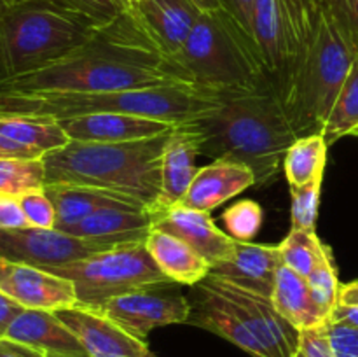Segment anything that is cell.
<instances>
[{
  "label": "cell",
  "instance_id": "1",
  "mask_svg": "<svg viewBox=\"0 0 358 357\" xmlns=\"http://www.w3.org/2000/svg\"><path fill=\"white\" fill-rule=\"evenodd\" d=\"M180 83L192 80L126 7L51 65L0 80V93H103Z\"/></svg>",
  "mask_w": 358,
  "mask_h": 357
},
{
  "label": "cell",
  "instance_id": "2",
  "mask_svg": "<svg viewBox=\"0 0 358 357\" xmlns=\"http://www.w3.org/2000/svg\"><path fill=\"white\" fill-rule=\"evenodd\" d=\"M203 139V154L252 170L255 186L275 181L297 136L275 88L226 93L222 104L191 121Z\"/></svg>",
  "mask_w": 358,
  "mask_h": 357
},
{
  "label": "cell",
  "instance_id": "3",
  "mask_svg": "<svg viewBox=\"0 0 358 357\" xmlns=\"http://www.w3.org/2000/svg\"><path fill=\"white\" fill-rule=\"evenodd\" d=\"M170 132L119 144L77 142L44 154L45 184L100 189L152 210L161 192V161Z\"/></svg>",
  "mask_w": 358,
  "mask_h": 357
},
{
  "label": "cell",
  "instance_id": "4",
  "mask_svg": "<svg viewBox=\"0 0 358 357\" xmlns=\"http://www.w3.org/2000/svg\"><path fill=\"white\" fill-rule=\"evenodd\" d=\"M224 94L199 84L180 83L103 93L6 94L0 93V114L45 115L56 121L84 114H131L182 125L219 107Z\"/></svg>",
  "mask_w": 358,
  "mask_h": 357
},
{
  "label": "cell",
  "instance_id": "5",
  "mask_svg": "<svg viewBox=\"0 0 358 357\" xmlns=\"http://www.w3.org/2000/svg\"><path fill=\"white\" fill-rule=\"evenodd\" d=\"M313 31L306 56L283 98L297 136L322 133L358 55V44L327 0H311Z\"/></svg>",
  "mask_w": 358,
  "mask_h": 357
},
{
  "label": "cell",
  "instance_id": "6",
  "mask_svg": "<svg viewBox=\"0 0 358 357\" xmlns=\"http://www.w3.org/2000/svg\"><path fill=\"white\" fill-rule=\"evenodd\" d=\"M173 59L192 83L220 94L275 88L254 37L226 9L199 14Z\"/></svg>",
  "mask_w": 358,
  "mask_h": 357
},
{
  "label": "cell",
  "instance_id": "7",
  "mask_svg": "<svg viewBox=\"0 0 358 357\" xmlns=\"http://www.w3.org/2000/svg\"><path fill=\"white\" fill-rule=\"evenodd\" d=\"M100 23L42 0H14L0 10V80L51 65L79 48Z\"/></svg>",
  "mask_w": 358,
  "mask_h": 357
},
{
  "label": "cell",
  "instance_id": "8",
  "mask_svg": "<svg viewBox=\"0 0 358 357\" xmlns=\"http://www.w3.org/2000/svg\"><path fill=\"white\" fill-rule=\"evenodd\" d=\"M49 273L70 280L76 286L77 304L90 308L119 294L171 284L147 252L145 241L115 245Z\"/></svg>",
  "mask_w": 358,
  "mask_h": 357
},
{
  "label": "cell",
  "instance_id": "9",
  "mask_svg": "<svg viewBox=\"0 0 358 357\" xmlns=\"http://www.w3.org/2000/svg\"><path fill=\"white\" fill-rule=\"evenodd\" d=\"M110 247L59 230H0V258L51 272Z\"/></svg>",
  "mask_w": 358,
  "mask_h": 357
},
{
  "label": "cell",
  "instance_id": "10",
  "mask_svg": "<svg viewBox=\"0 0 358 357\" xmlns=\"http://www.w3.org/2000/svg\"><path fill=\"white\" fill-rule=\"evenodd\" d=\"M157 287L161 286L119 294L96 307V310L112 318L129 335L147 342V336L152 329L184 324L191 315V301L187 298L177 293L157 290Z\"/></svg>",
  "mask_w": 358,
  "mask_h": 357
},
{
  "label": "cell",
  "instance_id": "11",
  "mask_svg": "<svg viewBox=\"0 0 358 357\" xmlns=\"http://www.w3.org/2000/svg\"><path fill=\"white\" fill-rule=\"evenodd\" d=\"M205 280L233 301L247 328L271 357H296L301 345V331L276 310L271 298L234 286L219 276L208 275Z\"/></svg>",
  "mask_w": 358,
  "mask_h": 357
},
{
  "label": "cell",
  "instance_id": "12",
  "mask_svg": "<svg viewBox=\"0 0 358 357\" xmlns=\"http://www.w3.org/2000/svg\"><path fill=\"white\" fill-rule=\"evenodd\" d=\"M0 293L27 310L58 312L77 304L76 286L35 266L0 258Z\"/></svg>",
  "mask_w": 358,
  "mask_h": 357
},
{
  "label": "cell",
  "instance_id": "13",
  "mask_svg": "<svg viewBox=\"0 0 358 357\" xmlns=\"http://www.w3.org/2000/svg\"><path fill=\"white\" fill-rule=\"evenodd\" d=\"M55 314L77 336L87 357H145L149 352L147 342L129 335L96 308L76 304Z\"/></svg>",
  "mask_w": 358,
  "mask_h": 357
},
{
  "label": "cell",
  "instance_id": "14",
  "mask_svg": "<svg viewBox=\"0 0 358 357\" xmlns=\"http://www.w3.org/2000/svg\"><path fill=\"white\" fill-rule=\"evenodd\" d=\"M203 139L192 122H182L170 132L161 161V192L154 205V216L178 205L198 174Z\"/></svg>",
  "mask_w": 358,
  "mask_h": 357
},
{
  "label": "cell",
  "instance_id": "15",
  "mask_svg": "<svg viewBox=\"0 0 358 357\" xmlns=\"http://www.w3.org/2000/svg\"><path fill=\"white\" fill-rule=\"evenodd\" d=\"M187 324L208 329L254 357H271V354L247 328L233 301L213 289L206 280L196 284V298L191 303Z\"/></svg>",
  "mask_w": 358,
  "mask_h": 357
},
{
  "label": "cell",
  "instance_id": "16",
  "mask_svg": "<svg viewBox=\"0 0 358 357\" xmlns=\"http://www.w3.org/2000/svg\"><path fill=\"white\" fill-rule=\"evenodd\" d=\"M154 212L129 203H112L100 206L66 233L105 247L131 241H145L154 230Z\"/></svg>",
  "mask_w": 358,
  "mask_h": 357
},
{
  "label": "cell",
  "instance_id": "17",
  "mask_svg": "<svg viewBox=\"0 0 358 357\" xmlns=\"http://www.w3.org/2000/svg\"><path fill=\"white\" fill-rule=\"evenodd\" d=\"M70 140L77 142L119 144L152 139L171 132L177 125L131 114H84L59 119Z\"/></svg>",
  "mask_w": 358,
  "mask_h": 357
},
{
  "label": "cell",
  "instance_id": "18",
  "mask_svg": "<svg viewBox=\"0 0 358 357\" xmlns=\"http://www.w3.org/2000/svg\"><path fill=\"white\" fill-rule=\"evenodd\" d=\"M154 230L166 231L191 245L196 252L215 266L233 255L236 240L220 231L210 217V212L182 209L175 205L154 217Z\"/></svg>",
  "mask_w": 358,
  "mask_h": 357
},
{
  "label": "cell",
  "instance_id": "19",
  "mask_svg": "<svg viewBox=\"0 0 358 357\" xmlns=\"http://www.w3.org/2000/svg\"><path fill=\"white\" fill-rule=\"evenodd\" d=\"M282 265L283 258L278 245L236 241L233 255L227 261L213 266L210 275L271 298L276 272Z\"/></svg>",
  "mask_w": 358,
  "mask_h": 357
},
{
  "label": "cell",
  "instance_id": "20",
  "mask_svg": "<svg viewBox=\"0 0 358 357\" xmlns=\"http://www.w3.org/2000/svg\"><path fill=\"white\" fill-rule=\"evenodd\" d=\"M3 338L23 343L45 356L87 357L77 336L56 317L55 312L24 308L10 322Z\"/></svg>",
  "mask_w": 358,
  "mask_h": 357
},
{
  "label": "cell",
  "instance_id": "21",
  "mask_svg": "<svg viewBox=\"0 0 358 357\" xmlns=\"http://www.w3.org/2000/svg\"><path fill=\"white\" fill-rule=\"evenodd\" d=\"M254 184L255 177L248 167L234 161L215 160L199 168L178 206L210 212Z\"/></svg>",
  "mask_w": 358,
  "mask_h": 357
},
{
  "label": "cell",
  "instance_id": "22",
  "mask_svg": "<svg viewBox=\"0 0 358 357\" xmlns=\"http://www.w3.org/2000/svg\"><path fill=\"white\" fill-rule=\"evenodd\" d=\"M131 9L171 58L187 41L201 14L191 0H143L131 6Z\"/></svg>",
  "mask_w": 358,
  "mask_h": 357
},
{
  "label": "cell",
  "instance_id": "23",
  "mask_svg": "<svg viewBox=\"0 0 358 357\" xmlns=\"http://www.w3.org/2000/svg\"><path fill=\"white\" fill-rule=\"evenodd\" d=\"M145 247L157 268L171 282L196 286L210 275L212 266L208 261L175 234L152 230L145 238Z\"/></svg>",
  "mask_w": 358,
  "mask_h": 357
},
{
  "label": "cell",
  "instance_id": "24",
  "mask_svg": "<svg viewBox=\"0 0 358 357\" xmlns=\"http://www.w3.org/2000/svg\"><path fill=\"white\" fill-rule=\"evenodd\" d=\"M271 301L276 310L299 331L331 322V318L315 303L308 280L287 265H282L276 272Z\"/></svg>",
  "mask_w": 358,
  "mask_h": 357
},
{
  "label": "cell",
  "instance_id": "25",
  "mask_svg": "<svg viewBox=\"0 0 358 357\" xmlns=\"http://www.w3.org/2000/svg\"><path fill=\"white\" fill-rule=\"evenodd\" d=\"M44 191L55 205V230L65 231V233L80 220L90 217L100 206L112 205V203H129L110 192L76 184H44Z\"/></svg>",
  "mask_w": 358,
  "mask_h": 357
},
{
  "label": "cell",
  "instance_id": "26",
  "mask_svg": "<svg viewBox=\"0 0 358 357\" xmlns=\"http://www.w3.org/2000/svg\"><path fill=\"white\" fill-rule=\"evenodd\" d=\"M0 135L37 150L42 158L70 142L59 121L45 115L0 114Z\"/></svg>",
  "mask_w": 358,
  "mask_h": 357
},
{
  "label": "cell",
  "instance_id": "27",
  "mask_svg": "<svg viewBox=\"0 0 358 357\" xmlns=\"http://www.w3.org/2000/svg\"><path fill=\"white\" fill-rule=\"evenodd\" d=\"M252 35L266 72L276 88L282 70V7L280 0H255Z\"/></svg>",
  "mask_w": 358,
  "mask_h": 357
},
{
  "label": "cell",
  "instance_id": "28",
  "mask_svg": "<svg viewBox=\"0 0 358 357\" xmlns=\"http://www.w3.org/2000/svg\"><path fill=\"white\" fill-rule=\"evenodd\" d=\"M327 147L322 133L299 136L287 150L285 160H283V170H285L289 184L303 186L317 177H324Z\"/></svg>",
  "mask_w": 358,
  "mask_h": 357
},
{
  "label": "cell",
  "instance_id": "29",
  "mask_svg": "<svg viewBox=\"0 0 358 357\" xmlns=\"http://www.w3.org/2000/svg\"><path fill=\"white\" fill-rule=\"evenodd\" d=\"M358 126V55L353 62L348 77L343 83L341 91L331 108L327 121H325L322 136L325 142L334 144L341 136L350 135Z\"/></svg>",
  "mask_w": 358,
  "mask_h": 357
},
{
  "label": "cell",
  "instance_id": "30",
  "mask_svg": "<svg viewBox=\"0 0 358 357\" xmlns=\"http://www.w3.org/2000/svg\"><path fill=\"white\" fill-rule=\"evenodd\" d=\"M282 252L283 265L292 268L304 279L311 275L318 262L324 259L331 248L317 237L315 231L290 230L285 240L278 245Z\"/></svg>",
  "mask_w": 358,
  "mask_h": 357
},
{
  "label": "cell",
  "instance_id": "31",
  "mask_svg": "<svg viewBox=\"0 0 358 357\" xmlns=\"http://www.w3.org/2000/svg\"><path fill=\"white\" fill-rule=\"evenodd\" d=\"M45 184L42 160H10L0 158V192L20 196Z\"/></svg>",
  "mask_w": 358,
  "mask_h": 357
},
{
  "label": "cell",
  "instance_id": "32",
  "mask_svg": "<svg viewBox=\"0 0 358 357\" xmlns=\"http://www.w3.org/2000/svg\"><path fill=\"white\" fill-rule=\"evenodd\" d=\"M308 286L311 289V296H313L315 303L320 307V310L332 318L336 307L339 304V289L341 284L338 280V273H336L334 261H332V252L329 251L324 255L317 268L311 272L308 276Z\"/></svg>",
  "mask_w": 358,
  "mask_h": 357
},
{
  "label": "cell",
  "instance_id": "33",
  "mask_svg": "<svg viewBox=\"0 0 358 357\" xmlns=\"http://www.w3.org/2000/svg\"><path fill=\"white\" fill-rule=\"evenodd\" d=\"M322 177L303 186H290L292 206H290V220L292 230L315 231L318 216V203H320Z\"/></svg>",
  "mask_w": 358,
  "mask_h": 357
},
{
  "label": "cell",
  "instance_id": "34",
  "mask_svg": "<svg viewBox=\"0 0 358 357\" xmlns=\"http://www.w3.org/2000/svg\"><path fill=\"white\" fill-rule=\"evenodd\" d=\"M227 234L236 241H252L262 226V209L254 200H241L222 214Z\"/></svg>",
  "mask_w": 358,
  "mask_h": 357
},
{
  "label": "cell",
  "instance_id": "35",
  "mask_svg": "<svg viewBox=\"0 0 358 357\" xmlns=\"http://www.w3.org/2000/svg\"><path fill=\"white\" fill-rule=\"evenodd\" d=\"M21 210L27 217L30 227H42V230H55L56 212L55 205L45 195L44 188L31 189L17 196Z\"/></svg>",
  "mask_w": 358,
  "mask_h": 357
},
{
  "label": "cell",
  "instance_id": "36",
  "mask_svg": "<svg viewBox=\"0 0 358 357\" xmlns=\"http://www.w3.org/2000/svg\"><path fill=\"white\" fill-rule=\"evenodd\" d=\"M42 2L55 4L63 9L84 14L100 24L108 23L126 9L121 0H42Z\"/></svg>",
  "mask_w": 358,
  "mask_h": 357
},
{
  "label": "cell",
  "instance_id": "37",
  "mask_svg": "<svg viewBox=\"0 0 358 357\" xmlns=\"http://www.w3.org/2000/svg\"><path fill=\"white\" fill-rule=\"evenodd\" d=\"M299 349L306 357H338L329 336V324L301 331Z\"/></svg>",
  "mask_w": 358,
  "mask_h": 357
},
{
  "label": "cell",
  "instance_id": "38",
  "mask_svg": "<svg viewBox=\"0 0 358 357\" xmlns=\"http://www.w3.org/2000/svg\"><path fill=\"white\" fill-rule=\"evenodd\" d=\"M329 336L338 357H358V328L329 322Z\"/></svg>",
  "mask_w": 358,
  "mask_h": 357
},
{
  "label": "cell",
  "instance_id": "39",
  "mask_svg": "<svg viewBox=\"0 0 358 357\" xmlns=\"http://www.w3.org/2000/svg\"><path fill=\"white\" fill-rule=\"evenodd\" d=\"M23 227H30V224L21 210L20 198L0 192V230H23Z\"/></svg>",
  "mask_w": 358,
  "mask_h": 357
},
{
  "label": "cell",
  "instance_id": "40",
  "mask_svg": "<svg viewBox=\"0 0 358 357\" xmlns=\"http://www.w3.org/2000/svg\"><path fill=\"white\" fill-rule=\"evenodd\" d=\"M350 34L358 37V0H327Z\"/></svg>",
  "mask_w": 358,
  "mask_h": 357
},
{
  "label": "cell",
  "instance_id": "41",
  "mask_svg": "<svg viewBox=\"0 0 358 357\" xmlns=\"http://www.w3.org/2000/svg\"><path fill=\"white\" fill-rule=\"evenodd\" d=\"M255 0H220L222 9H226L248 34L252 35V14ZM254 37V35H252Z\"/></svg>",
  "mask_w": 358,
  "mask_h": 357
},
{
  "label": "cell",
  "instance_id": "42",
  "mask_svg": "<svg viewBox=\"0 0 358 357\" xmlns=\"http://www.w3.org/2000/svg\"><path fill=\"white\" fill-rule=\"evenodd\" d=\"M0 357H48L45 354L23 345V343L13 342V340L0 338Z\"/></svg>",
  "mask_w": 358,
  "mask_h": 357
},
{
  "label": "cell",
  "instance_id": "43",
  "mask_svg": "<svg viewBox=\"0 0 358 357\" xmlns=\"http://www.w3.org/2000/svg\"><path fill=\"white\" fill-rule=\"evenodd\" d=\"M23 310V307L16 304L13 300H9V298L3 296V294L0 293V338H3L10 322H13L14 318H16V315L21 314Z\"/></svg>",
  "mask_w": 358,
  "mask_h": 357
},
{
  "label": "cell",
  "instance_id": "44",
  "mask_svg": "<svg viewBox=\"0 0 358 357\" xmlns=\"http://www.w3.org/2000/svg\"><path fill=\"white\" fill-rule=\"evenodd\" d=\"M339 304L358 307V280L341 286V289H339Z\"/></svg>",
  "mask_w": 358,
  "mask_h": 357
},
{
  "label": "cell",
  "instance_id": "45",
  "mask_svg": "<svg viewBox=\"0 0 358 357\" xmlns=\"http://www.w3.org/2000/svg\"><path fill=\"white\" fill-rule=\"evenodd\" d=\"M196 7H198L201 13H206V10H217L222 9V4L220 0H191Z\"/></svg>",
  "mask_w": 358,
  "mask_h": 357
},
{
  "label": "cell",
  "instance_id": "46",
  "mask_svg": "<svg viewBox=\"0 0 358 357\" xmlns=\"http://www.w3.org/2000/svg\"><path fill=\"white\" fill-rule=\"evenodd\" d=\"M124 2H126V7H131V6H135V4L143 2V0H124Z\"/></svg>",
  "mask_w": 358,
  "mask_h": 357
},
{
  "label": "cell",
  "instance_id": "47",
  "mask_svg": "<svg viewBox=\"0 0 358 357\" xmlns=\"http://www.w3.org/2000/svg\"><path fill=\"white\" fill-rule=\"evenodd\" d=\"M10 2H14V0H0V10H2L6 6H9Z\"/></svg>",
  "mask_w": 358,
  "mask_h": 357
},
{
  "label": "cell",
  "instance_id": "48",
  "mask_svg": "<svg viewBox=\"0 0 358 357\" xmlns=\"http://www.w3.org/2000/svg\"><path fill=\"white\" fill-rule=\"evenodd\" d=\"M350 136H358V126H357V128H355V130H353V132H352V133H350Z\"/></svg>",
  "mask_w": 358,
  "mask_h": 357
},
{
  "label": "cell",
  "instance_id": "49",
  "mask_svg": "<svg viewBox=\"0 0 358 357\" xmlns=\"http://www.w3.org/2000/svg\"><path fill=\"white\" fill-rule=\"evenodd\" d=\"M296 357H306V356H304V354H303V350H297V354H296Z\"/></svg>",
  "mask_w": 358,
  "mask_h": 357
},
{
  "label": "cell",
  "instance_id": "50",
  "mask_svg": "<svg viewBox=\"0 0 358 357\" xmlns=\"http://www.w3.org/2000/svg\"><path fill=\"white\" fill-rule=\"evenodd\" d=\"M145 357H157V356H156V354H152V352H150V350H149V352L145 354Z\"/></svg>",
  "mask_w": 358,
  "mask_h": 357
},
{
  "label": "cell",
  "instance_id": "51",
  "mask_svg": "<svg viewBox=\"0 0 358 357\" xmlns=\"http://www.w3.org/2000/svg\"><path fill=\"white\" fill-rule=\"evenodd\" d=\"M0 69H2V52H0Z\"/></svg>",
  "mask_w": 358,
  "mask_h": 357
},
{
  "label": "cell",
  "instance_id": "52",
  "mask_svg": "<svg viewBox=\"0 0 358 357\" xmlns=\"http://www.w3.org/2000/svg\"><path fill=\"white\" fill-rule=\"evenodd\" d=\"M121 2H122V4H124V6H126V2H124V0H121Z\"/></svg>",
  "mask_w": 358,
  "mask_h": 357
},
{
  "label": "cell",
  "instance_id": "53",
  "mask_svg": "<svg viewBox=\"0 0 358 357\" xmlns=\"http://www.w3.org/2000/svg\"><path fill=\"white\" fill-rule=\"evenodd\" d=\"M48 357H55V356H48Z\"/></svg>",
  "mask_w": 358,
  "mask_h": 357
},
{
  "label": "cell",
  "instance_id": "54",
  "mask_svg": "<svg viewBox=\"0 0 358 357\" xmlns=\"http://www.w3.org/2000/svg\"><path fill=\"white\" fill-rule=\"evenodd\" d=\"M357 44H358V37H357Z\"/></svg>",
  "mask_w": 358,
  "mask_h": 357
}]
</instances>
